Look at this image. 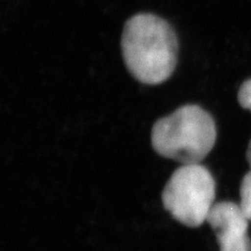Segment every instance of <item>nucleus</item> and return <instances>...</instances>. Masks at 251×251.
Returning a JSON list of instances; mask_svg holds the SVG:
<instances>
[{
  "mask_svg": "<svg viewBox=\"0 0 251 251\" xmlns=\"http://www.w3.org/2000/svg\"><path fill=\"white\" fill-rule=\"evenodd\" d=\"M122 52L126 66L137 81L147 85L161 84L177 65V36L158 16L137 14L126 22Z\"/></svg>",
  "mask_w": 251,
  "mask_h": 251,
  "instance_id": "obj_1",
  "label": "nucleus"
},
{
  "mask_svg": "<svg viewBox=\"0 0 251 251\" xmlns=\"http://www.w3.org/2000/svg\"><path fill=\"white\" fill-rule=\"evenodd\" d=\"M151 140L162 157L182 164L201 163L216 144V123L200 106L185 105L154 124Z\"/></svg>",
  "mask_w": 251,
  "mask_h": 251,
  "instance_id": "obj_2",
  "label": "nucleus"
},
{
  "mask_svg": "<svg viewBox=\"0 0 251 251\" xmlns=\"http://www.w3.org/2000/svg\"><path fill=\"white\" fill-rule=\"evenodd\" d=\"M161 198L164 208L178 222L198 227L207 221L216 204V181L201 163L182 164L173 173Z\"/></svg>",
  "mask_w": 251,
  "mask_h": 251,
  "instance_id": "obj_3",
  "label": "nucleus"
},
{
  "mask_svg": "<svg viewBox=\"0 0 251 251\" xmlns=\"http://www.w3.org/2000/svg\"><path fill=\"white\" fill-rule=\"evenodd\" d=\"M207 222L215 231L220 251H251L249 220L240 204L230 201L216 203L208 215Z\"/></svg>",
  "mask_w": 251,
  "mask_h": 251,
  "instance_id": "obj_4",
  "label": "nucleus"
},
{
  "mask_svg": "<svg viewBox=\"0 0 251 251\" xmlns=\"http://www.w3.org/2000/svg\"><path fill=\"white\" fill-rule=\"evenodd\" d=\"M240 196V206L249 221H251V169L242 180Z\"/></svg>",
  "mask_w": 251,
  "mask_h": 251,
  "instance_id": "obj_5",
  "label": "nucleus"
},
{
  "mask_svg": "<svg viewBox=\"0 0 251 251\" xmlns=\"http://www.w3.org/2000/svg\"><path fill=\"white\" fill-rule=\"evenodd\" d=\"M238 100L243 108L251 111V78L242 84L238 93Z\"/></svg>",
  "mask_w": 251,
  "mask_h": 251,
  "instance_id": "obj_6",
  "label": "nucleus"
},
{
  "mask_svg": "<svg viewBox=\"0 0 251 251\" xmlns=\"http://www.w3.org/2000/svg\"><path fill=\"white\" fill-rule=\"evenodd\" d=\"M247 161H248L249 166H250V168H251V140H250L248 149H247Z\"/></svg>",
  "mask_w": 251,
  "mask_h": 251,
  "instance_id": "obj_7",
  "label": "nucleus"
}]
</instances>
